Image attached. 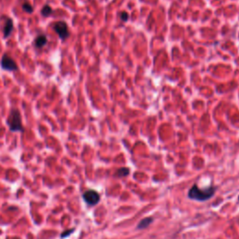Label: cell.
Masks as SVG:
<instances>
[{
	"label": "cell",
	"instance_id": "8fae6325",
	"mask_svg": "<svg viewBox=\"0 0 239 239\" xmlns=\"http://www.w3.org/2000/svg\"><path fill=\"white\" fill-rule=\"evenodd\" d=\"M23 9L25 12H27V13H32V12L34 11L33 7H32L30 4H28V3H24V4H23Z\"/></svg>",
	"mask_w": 239,
	"mask_h": 239
},
{
	"label": "cell",
	"instance_id": "9c48e42d",
	"mask_svg": "<svg viewBox=\"0 0 239 239\" xmlns=\"http://www.w3.org/2000/svg\"><path fill=\"white\" fill-rule=\"evenodd\" d=\"M52 13H53V9L49 5L44 6L41 9V14L45 17H49L50 15H52Z\"/></svg>",
	"mask_w": 239,
	"mask_h": 239
},
{
	"label": "cell",
	"instance_id": "7c38bea8",
	"mask_svg": "<svg viewBox=\"0 0 239 239\" xmlns=\"http://www.w3.org/2000/svg\"><path fill=\"white\" fill-rule=\"evenodd\" d=\"M128 18H129V15H128L127 12H125V11L121 12V14H120V19H121L122 21L126 22V21L128 20Z\"/></svg>",
	"mask_w": 239,
	"mask_h": 239
},
{
	"label": "cell",
	"instance_id": "8992f818",
	"mask_svg": "<svg viewBox=\"0 0 239 239\" xmlns=\"http://www.w3.org/2000/svg\"><path fill=\"white\" fill-rule=\"evenodd\" d=\"M13 31V22L10 18H8L6 21V23L4 25V29H3V33H4V38H7L8 37L10 36V34Z\"/></svg>",
	"mask_w": 239,
	"mask_h": 239
},
{
	"label": "cell",
	"instance_id": "4fadbf2b",
	"mask_svg": "<svg viewBox=\"0 0 239 239\" xmlns=\"http://www.w3.org/2000/svg\"><path fill=\"white\" fill-rule=\"evenodd\" d=\"M72 231H73V230H70V231H68V233H65V234H63V235H62V236H63V237H64V236H67V235H69V234H71V233H72Z\"/></svg>",
	"mask_w": 239,
	"mask_h": 239
},
{
	"label": "cell",
	"instance_id": "30bf717a",
	"mask_svg": "<svg viewBox=\"0 0 239 239\" xmlns=\"http://www.w3.org/2000/svg\"><path fill=\"white\" fill-rule=\"evenodd\" d=\"M128 174H129V169L126 168V167L120 168L119 170L117 171V176L118 177H124V176H127Z\"/></svg>",
	"mask_w": 239,
	"mask_h": 239
},
{
	"label": "cell",
	"instance_id": "3957f363",
	"mask_svg": "<svg viewBox=\"0 0 239 239\" xmlns=\"http://www.w3.org/2000/svg\"><path fill=\"white\" fill-rule=\"evenodd\" d=\"M54 31L56 32V34L58 35L61 40H64L68 38L69 36V31H68V26L66 24L65 22L64 21H60L54 23L53 25Z\"/></svg>",
	"mask_w": 239,
	"mask_h": 239
},
{
	"label": "cell",
	"instance_id": "277c9868",
	"mask_svg": "<svg viewBox=\"0 0 239 239\" xmlns=\"http://www.w3.org/2000/svg\"><path fill=\"white\" fill-rule=\"evenodd\" d=\"M0 65L2 67V69L7 70V71H15L18 69V65H17L16 62L8 54H4L2 56Z\"/></svg>",
	"mask_w": 239,
	"mask_h": 239
},
{
	"label": "cell",
	"instance_id": "7a4b0ae2",
	"mask_svg": "<svg viewBox=\"0 0 239 239\" xmlns=\"http://www.w3.org/2000/svg\"><path fill=\"white\" fill-rule=\"evenodd\" d=\"M7 123L9 127V130L12 132H22L23 130L22 124L21 113L17 109H12L8 118L7 119Z\"/></svg>",
	"mask_w": 239,
	"mask_h": 239
},
{
	"label": "cell",
	"instance_id": "5b68a950",
	"mask_svg": "<svg viewBox=\"0 0 239 239\" xmlns=\"http://www.w3.org/2000/svg\"><path fill=\"white\" fill-rule=\"evenodd\" d=\"M83 199L84 201L91 205V206H94V205H96L99 200H100V195L98 194L97 191H94V190H89L87 191L84 192L83 194Z\"/></svg>",
	"mask_w": 239,
	"mask_h": 239
},
{
	"label": "cell",
	"instance_id": "ba28073f",
	"mask_svg": "<svg viewBox=\"0 0 239 239\" xmlns=\"http://www.w3.org/2000/svg\"><path fill=\"white\" fill-rule=\"evenodd\" d=\"M153 221V219L152 218H146V219H143L137 225V228L138 229H145L147 228L151 222Z\"/></svg>",
	"mask_w": 239,
	"mask_h": 239
},
{
	"label": "cell",
	"instance_id": "5bb4252c",
	"mask_svg": "<svg viewBox=\"0 0 239 239\" xmlns=\"http://www.w3.org/2000/svg\"><path fill=\"white\" fill-rule=\"evenodd\" d=\"M238 201H239V197H238Z\"/></svg>",
	"mask_w": 239,
	"mask_h": 239
},
{
	"label": "cell",
	"instance_id": "52a82bcc",
	"mask_svg": "<svg viewBox=\"0 0 239 239\" xmlns=\"http://www.w3.org/2000/svg\"><path fill=\"white\" fill-rule=\"evenodd\" d=\"M47 41H48V39H47V37L46 36H44V35H39V36H38L37 38H36V39H35V46L37 47V48H42V47H44L46 44H47Z\"/></svg>",
	"mask_w": 239,
	"mask_h": 239
},
{
	"label": "cell",
	"instance_id": "6da1fadb",
	"mask_svg": "<svg viewBox=\"0 0 239 239\" xmlns=\"http://www.w3.org/2000/svg\"><path fill=\"white\" fill-rule=\"evenodd\" d=\"M215 191H216L215 187H210L206 190H201L200 188H198L197 185H193L191 189L189 191L188 196L190 199L203 202V201H206L210 199L214 195Z\"/></svg>",
	"mask_w": 239,
	"mask_h": 239
}]
</instances>
